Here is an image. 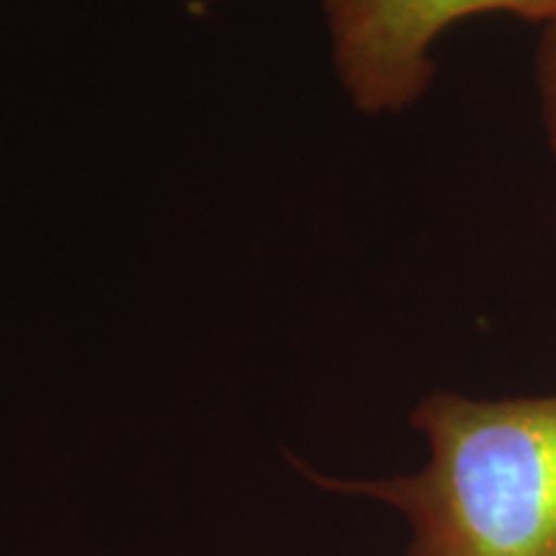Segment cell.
<instances>
[{
  "label": "cell",
  "instance_id": "3957f363",
  "mask_svg": "<svg viewBox=\"0 0 556 556\" xmlns=\"http://www.w3.org/2000/svg\"><path fill=\"white\" fill-rule=\"evenodd\" d=\"M536 83L544 106V124L548 142L556 155V18L544 26V37L536 50Z\"/></svg>",
  "mask_w": 556,
  "mask_h": 556
},
{
  "label": "cell",
  "instance_id": "6da1fadb",
  "mask_svg": "<svg viewBox=\"0 0 556 556\" xmlns=\"http://www.w3.org/2000/svg\"><path fill=\"white\" fill-rule=\"evenodd\" d=\"M426 467L345 484L407 518V556H556V394H428L413 413Z\"/></svg>",
  "mask_w": 556,
  "mask_h": 556
},
{
  "label": "cell",
  "instance_id": "7a4b0ae2",
  "mask_svg": "<svg viewBox=\"0 0 556 556\" xmlns=\"http://www.w3.org/2000/svg\"><path fill=\"white\" fill-rule=\"evenodd\" d=\"M338 80L361 114H400L435 78L433 47L458 21L507 13L548 24L556 0H323Z\"/></svg>",
  "mask_w": 556,
  "mask_h": 556
}]
</instances>
